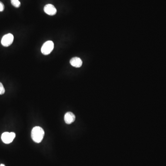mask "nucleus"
Segmentation results:
<instances>
[{"mask_svg": "<svg viewBox=\"0 0 166 166\" xmlns=\"http://www.w3.org/2000/svg\"><path fill=\"white\" fill-rule=\"evenodd\" d=\"M54 48V43L52 41H48L42 47L41 52L44 55H48L52 52Z\"/></svg>", "mask_w": 166, "mask_h": 166, "instance_id": "obj_2", "label": "nucleus"}, {"mask_svg": "<svg viewBox=\"0 0 166 166\" xmlns=\"http://www.w3.org/2000/svg\"><path fill=\"white\" fill-rule=\"evenodd\" d=\"M15 133L5 132L2 133L1 138L2 142L6 144L11 143L15 138Z\"/></svg>", "mask_w": 166, "mask_h": 166, "instance_id": "obj_3", "label": "nucleus"}, {"mask_svg": "<svg viewBox=\"0 0 166 166\" xmlns=\"http://www.w3.org/2000/svg\"><path fill=\"white\" fill-rule=\"evenodd\" d=\"M11 2L12 5L15 8H19L21 6V2L19 0H11Z\"/></svg>", "mask_w": 166, "mask_h": 166, "instance_id": "obj_8", "label": "nucleus"}, {"mask_svg": "<svg viewBox=\"0 0 166 166\" xmlns=\"http://www.w3.org/2000/svg\"><path fill=\"white\" fill-rule=\"evenodd\" d=\"M5 92V90L4 85L2 84V83L0 82V95H3L4 94Z\"/></svg>", "mask_w": 166, "mask_h": 166, "instance_id": "obj_9", "label": "nucleus"}, {"mask_svg": "<svg viewBox=\"0 0 166 166\" xmlns=\"http://www.w3.org/2000/svg\"><path fill=\"white\" fill-rule=\"evenodd\" d=\"M14 37L13 35L11 33L7 34L2 37L1 43L4 47H9L11 45L13 42Z\"/></svg>", "mask_w": 166, "mask_h": 166, "instance_id": "obj_4", "label": "nucleus"}, {"mask_svg": "<svg viewBox=\"0 0 166 166\" xmlns=\"http://www.w3.org/2000/svg\"><path fill=\"white\" fill-rule=\"evenodd\" d=\"M4 6L2 2H0V12L4 11Z\"/></svg>", "mask_w": 166, "mask_h": 166, "instance_id": "obj_10", "label": "nucleus"}, {"mask_svg": "<svg viewBox=\"0 0 166 166\" xmlns=\"http://www.w3.org/2000/svg\"><path fill=\"white\" fill-rule=\"evenodd\" d=\"M70 64L73 67L77 68L81 67L82 65V60L79 57H73L70 61Z\"/></svg>", "mask_w": 166, "mask_h": 166, "instance_id": "obj_7", "label": "nucleus"}, {"mask_svg": "<svg viewBox=\"0 0 166 166\" xmlns=\"http://www.w3.org/2000/svg\"><path fill=\"white\" fill-rule=\"evenodd\" d=\"M44 131L40 126H35L31 131V138L35 142L40 143L43 139Z\"/></svg>", "mask_w": 166, "mask_h": 166, "instance_id": "obj_1", "label": "nucleus"}, {"mask_svg": "<svg viewBox=\"0 0 166 166\" xmlns=\"http://www.w3.org/2000/svg\"><path fill=\"white\" fill-rule=\"evenodd\" d=\"M44 11L46 13L49 15H54L57 13L56 8L53 5L49 4L45 6L44 7Z\"/></svg>", "mask_w": 166, "mask_h": 166, "instance_id": "obj_5", "label": "nucleus"}, {"mask_svg": "<svg viewBox=\"0 0 166 166\" xmlns=\"http://www.w3.org/2000/svg\"><path fill=\"white\" fill-rule=\"evenodd\" d=\"M0 166H5V165H4V164H1V165H0Z\"/></svg>", "mask_w": 166, "mask_h": 166, "instance_id": "obj_11", "label": "nucleus"}, {"mask_svg": "<svg viewBox=\"0 0 166 166\" xmlns=\"http://www.w3.org/2000/svg\"><path fill=\"white\" fill-rule=\"evenodd\" d=\"M64 120L66 124H72L75 120V116L72 113L68 112L65 114Z\"/></svg>", "mask_w": 166, "mask_h": 166, "instance_id": "obj_6", "label": "nucleus"}]
</instances>
